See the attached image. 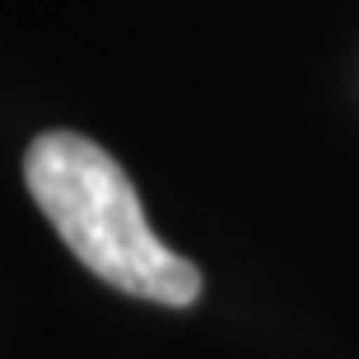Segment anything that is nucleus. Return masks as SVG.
I'll list each match as a JSON object with an SVG mask.
<instances>
[{"label": "nucleus", "instance_id": "1", "mask_svg": "<svg viewBox=\"0 0 359 359\" xmlns=\"http://www.w3.org/2000/svg\"><path fill=\"white\" fill-rule=\"evenodd\" d=\"M28 196L70 252L112 290L163 308H187L201 294V271L149 229L131 177L103 145L75 131H47L24 154Z\"/></svg>", "mask_w": 359, "mask_h": 359}]
</instances>
